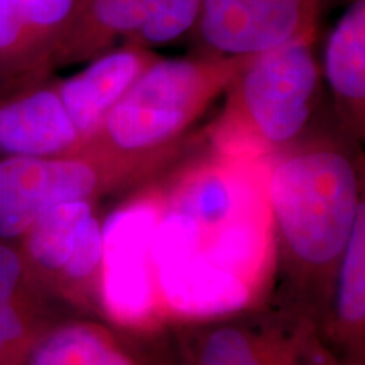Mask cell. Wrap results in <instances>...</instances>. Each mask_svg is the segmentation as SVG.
Instances as JSON below:
<instances>
[{"label": "cell", "mask_w": 365, "mask_h": 365, "mask_svg": "<svg viewBox=\"0 0 365 365\" xmlns=\"http://www.w3.org/2000/svg\"><path fill=\"white\" fill-rule=\"evenodd\" d=\"M91 213L93 208L88 200L59 203L46 210L22 235L27 261L39 271L59 276L75 249L81 225Z\"/></svg>", "instance_id": "cell-15"}, {"label": "cell", "mask_w": 365, "mask_h": 365, "mask_svg": "<svg viewBox=\"0 0 365 365\" xmlns=\"http://www.w3.org/2000/svg\"><path fill=\"white\" fill-rule=\"evenodd\" d=\"M336 313L341 327L357 335L365 322V208H360L341 252Z\"/></svg>", "instance_id": "cell-18"}, {"label": "cell", "mask_w": 365, "mask_h": 365, "mask_svg": "<svg viewBox=\"0 0 365 365\" xmlns=\"http://www.w3.org/2000/svg\"><path fill=\"white\" fill-rule=\"evenodd\" d=\"M325 0H203L193 34L202 53L252 56L317 33Z\"/></svg>", "instance_id": "cell-6"}, {"label": "cell", "mask_w": 365, "mask_h": 365, "mask_svg": "<svg viewBox=\"0 0 365 365\" xmlns=\"http://www.w3.org/2000/svg\"><path fill=\"white\" fill-rule=\"evenodd\" d=\"M325 76L340 115L354 132L364 129L365 0H354L328 36Z\"/></svg>", "instance_id": "cell-12"}, {"label": "cell", "mask_w": 365, "mask_h": 365, "mask_svg": "<svg viewBox=\"0 0 365 365\" xmlns=\"http://www.w3.org/2000/svg\"><path fill=\"white\" fill-rule=\"evenodd\" d=\"M24 365H135L112 335L90 323H68L38 336Z\"/></svg>", "instance_id": "cell-14"}, {"label": "cell", "mask_w": 365, "mask_h": 365, "mask_svg": "<svg viewBox=\"0 0 365 365\" xmlns=\"http://www.w3.org/2000/svg\"><path fill=\"white\" fill-rule=\"evenodd\" d=\"M159 210L135 203L112 212L102 223L100 286L107 313L125 325H140L156 309L153 244Z\"/></svg>", "instance_id": "cell-5"}, {"label": "cell", "mask_w": 365, "mask_h": 365, "mask_svg": "<svg viewBox=\"0 0 365 365\" xmlns=\"http://www.w3.org/2000/svg\"><path fill=\"white\" fill-rule=\"evenodd\" d=\"M259 205L257 195L242 175L232 168L210 166L182 182L168 208L191 217L200 232L208 234Z\"/></svg>", "instance_id": "cell-13"}, {"label": "cell", "mask_w": 365, "mask_h": 365, "mask_svg": "<svg viewBox=\"0 0 365 365\" xmlns=\"http://www.w3.org/2000/svg\"><path fill=\"white\" fill-rule=\"evenodd\" d=\"M159 58L153 49L122 44L90 59V65L76 75L56 81L59 98L83 145L97 135L112 108Z\"/></svg>", "instance_id": "cell-10"}, {"label": "cell", "mask_w": 365, "mask_h": 365, "mask_svg": "<svg viewBox=\"0 0 365 365\" xmlns=\"http://www.w3.org/2000/svg\"><path fill=\"white\" fill-rule=\"evenodd\" d=\"M150 254L158 296L181 317H222L245 308L252 298L254 286L210 264L200 244L182 235H156Z\"/></svg>", "instance_id": "cell-8"}, {"label": "cell", "mask_w": 365, "mask_h": 365, "mask_svg": "<svg viewBox=\"0 0 365 365\" xmlns=\"http://www.w3.org/2000/svg\"><path fill=\"white\" fill-rule=\"evenodd\" d=\"M267 198L287 252L309 267L339 261L364 207L354 163L330 145L282 156L269 173Z\"/></svg>", "instance_id": "cell-1"}, {"label": "cell", "mask_w": 365, "mask_h": 365, "mask_svg": "<svg viewBox=\"0 0 365 365\" xmlns=\"http://www.w3.org/2000/svg\"><path fill=\"white\" fill-rule=\"evenodd\" d=\"M314 34L252 54L227 90L228 107L220 134L254 137L277 148L293 143L312 118L319 86Z\"/></svg>", "instance_id": "cell-3"}, {"label": "cell", "mask_w": 365, "mask_h": 365, "mask_svg": "<svg viewBox=\"0 0 365 365\" xmlns=\"http://www.w3.org/2000/svg\"><path fill=\"white\" fill-rule=\"evenodd\" d=\"M102 222L91 213L80 228L75 249L68 262L59 272V277L68 282H83L100 271L102 262Z\"/></svg>", "instance_id": "cell-19"}, {"label": "cell", "mask_w": 365, "mask_h": 365, "mask_svg": "<svg viewBox=\"0 0 365 365\" xmlns=\"http://www.w3.org/2000/svg\"><path fill=\"white\" fill-rule=\"evenodd\" d=\"M249 56L159 58L122 97L83 150L143 156L171 144L193 124Z\"/></svg>", "instance_id": "cell-2"}, {"label": "cell", "mask_w": 365, "mask_h": 365, "mask_svg": "<svg viewBox=\"0 0 365 365\" xmlns=\"http://www.w3.org/2000/svg\"><path fill=\"white\" fill-rule=\"evenodd\" d=\"M203 0H83L53 54L51 66L88 61L118 39L153 49L193 34Z\"/></svg>", "instance_id": "cell-4"}, {"label": "cell", "mask_w": 365, "mask_h": 365, "mask_svg": "<svg viewBox=\"0 0 365 365\" xmlns=\"http://www.w3.org/2000/svg\"><path fill=\"white\" fill-rule=\"evenodd\" d=\"M81 145L56 81L43 78L0 91V156L59 158L78 154Z\"/></svg>", "instance_id": "cell-9"}, {"label": "cell", "mask_w": 365, "mask_h": 365, "mask_svg": "<svg viewBox=\"0 0 365 365\" xmlns=\"http://www.w3.org/2000/svg\"><path fill=\"white\" fill-rule=\"evenodd\" d=\"M24 274V257L0 240V365H24L31 346L38 340L31 335L19 304Z\"/></svg>", "instance_id": "cell-17"}, {"label": "cell", "mask_w": 365, "mask_h": 365, "mask_svg": "<svg viewBox=\"0 0 365 365\" xmlns=\"http://www.w3.org/2000/svg\"><path fill=\"white\" fill-rule=\"evenodd\" d=\"M49 71L48 53L31 33L16 0H0V91L43 80Z\"/></svg>", "instance_id": "cell-16"}, {"label": "cell", "mask_w": 365, "mask_h": 365, "mask_svg": "<svg viewBox=\"0 0 365 365\" xmlns=\"http://www.w3.org/2000/svg\"><path fill=\"white\" fill-rule=\"evenodd\" d=\"M188 365H336L309 333L255 331L242 325L205 330L190 346Z\"/></svg>", "instance_id": "cell-11"}, {"label": "cell", "mask_w": 365, "mask_h": 365, "mask_svg": "<svg viewBox=\"0 0 365 365\" xmlns=\"http://www.w3.org/2000/svg\"><path fill=\"white\" fill-rule=\"evenodd\" d=\"M98 173L88 156L0 158V240L19 239L54 205L88 200Z\"/></svg>", "instance_id": "cell-7"}]
</instances>
